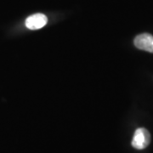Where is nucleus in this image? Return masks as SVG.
I'll return each instance as SVG.
<instances>
[{
    "label": "nucleus",
    "mask_w": 153,
    "mask_h": 153,
    "mask_svg": "<svg viewBox=\"0 0 153 153\" xmlns=\"http://www.w3.org/2000/svg\"><path fill=\"white\" fill-rule=\"evenodd\" d=\"M151 142V134L145 128H137L132 140V146L137 150L146 148Z\"/></svg>",
    "instance_id": "nucleus-1"
},
{
    "label": "nucleus",
    "mask_w": 153,
    "mask_h": 153,
    "mask_svg": "<svg viewBox=\"0 0 153 153\" xmlns=\"http://www.w3.org/2000/svg\"><path fill=\"white\" fill-rule=\"evenodd\" d=\"M134 44L139 49L153 53V36L150 33H142L136 36Z\"/></svg>",
    "instance_id": "nucleus-2"
},
{
    "label": "nucleus",
    "mask_w": 153,
    "mask_h": 153,
    "mask_svg": "<svg viewBox=\"0 0 153 153\" xmlns=\"http://www.w3.org/2000/svg\"><path fill=\"white\" fill-rule=\"evenodd\" d=\"M48 22V18L44 14H35L27 18L25 25L30 30H38L44 27Z\"/></svg>",
    "instance_id": "nucleus-3"
}]
</instances>
